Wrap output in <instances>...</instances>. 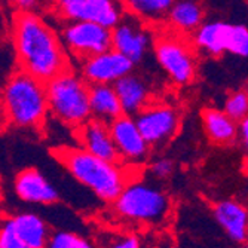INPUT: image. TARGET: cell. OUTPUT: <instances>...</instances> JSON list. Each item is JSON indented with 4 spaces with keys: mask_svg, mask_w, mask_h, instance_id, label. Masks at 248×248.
<instances>
[{
    "mask_svg": "<svg viewBox=\"0 0 248 248\" xmlns=\"http://www.w3.org/2000/svg\"><path fill=\"white\" fill-rule=\"evenodd\" d=\"M12 43L18 69L43 82L70 69V55L60 34L34 11H16Z\"/></svg>",
    "mask_w": 248,
    "mask_h": 248,
    "instance_id": "6da1fadb",
    "label": "cell"
},
{
    "mask_svg": "<svg viewBox=\"0 0 248 248\" xmlns=\"http://www.w3.org/2000/svg\"><path fill=\"white\" fill-rule=\"evenodd\" d=\"M55 159L82 186L104 202H113L124 190L131 175L122 162L106 161L83 147H58Z\"/></svg>",
    "mask_w": 248,
    "mask_h": 248,
    "instance_id": "7a4b0ae2",
    "label": "cell"
},
{
    "mask_svg": "<svg viewBox=\"0 0 248 248\" xmlns=\"http://www.w3.org/2000/svg\"><path fill=\"white\" fill-rule=\"evenodd\" d=\"M8 124L18 129L39 131L49 116L46 82L18 69L0 89Z\"/></svg>",
    "mask_w": 248,
    "mask_h": 248,
    "instance_id": "3957f363",
    "label": "cell"
},
{
    "mask_svg": "<svg viewBox=\"0 0 248 248\" xmlns=\"http://www.w3.org/2000/svg\"><path fill=\"white\" fill-rule=\"evenodd\" d=\"M49 116L69 128H79L93 118L91 83L75 70L67 69L46 82Z\"/></svg>",
    "mask_w": 248,
    "mask_h": 248,
    "instance_id": "277c9868",
    "label": "cell"
},
{
    "mask_svg": "<svg viewBox=\"0 0 248 248\" xmlns=\"http://www.w3.org/2000/svg\"><path fill=\"white\" fill-rule=\"evenodd\" d=\"M111 205L119 218L141 226H157L168 218L172 202L159 186L144 180H131Z\"/></svg>",
    "mask_w": 248,
    "mask_h": 248,
    "instance_id": "5b68a950",
    "label": "cell"
},
{
    "mask_svg": "<svg viewBox=\"0 0 248 248\" xmlns=\"http://www.w3.org/2000/svg\"><path fill=\"white\" fill-rule=\"evenodd\" d=\"M60 37L69 55L78 61L113 48L111 29L93 21H65Z\"/></svg>",
    "mask_w": 248,
    "mask_h": 248,
    "instance_id": "8992f818",
    "label": "cell"
},
{
    "mask_svg": "<svg viewBox=\"0 0 248 248\" xmlns=\"http://www.w3.org/2000/svg\"><path fill=\"white\" fill-rule=\"evenodd\" d=\"M155 57L175 85H189L196 76V58L189 43L172 34H164L153 43Z\"/></svg>",
    "mask_w": 248,
    "mask_h": 248,
    "instance_id": "52a82bcc",
    "label": "cell"
},
{
    "mask_svg": "<svg viewBox=\"0 0 248 248\" xmlns=\"http://www.w3.org/2000/svg\"><path fill=\"white\" fill-rule=\"evenodd\" d=\"M51 231L36 213H19L0 221V248H45Z\"/></svg>",
    "mask_w": 248,
    "mask_h": 248,
    "instance_id": "ba28073f",
    "label": "cell"
},
{
    "mask_svg": "<svg viewBox=\"0 0 248 248\" xmlns=\"http://www.w3.org/2000/svg\"><path fill=\"white\" fill-rule=\"evenodd\" d=\"M62 21H93L108 29L124 18L121 0H49Z\"/></svg>",
    "mask_w": 248,
    "mask_h": 248,
    "instance_id": "9c48e42d",
    "label": "cell"
},
{
    "mask_svg": "<svg viewBox=\"0 0 248 248\" xmlns=\"http://www.w3.org/2000/svg\"><path fill=\"white\" fill-rule=\"evenodd\" d=\"M143 137L153 147H162L170 143L178 132L180 113L168 104L149 103L141 111L134 116Z\"/></svg>",
    "mask_w": 248,
    "mask_h": 248,
    "instance_id": "30bf717a",
    "label": "cell"
},
{
    "mask_svg": "<svg viewBox=\"0 0 248 248\" xmlns=\"http://www.w3.org/2000/svg\"><path fill=\"white\" fill-rule=\"evenodd\" d=\"M110 131L119 150L122 164L129 167L143 165L152 153V146L143 137L134 116L122 115L110 122Z\"/></svg>",
    "mask_w": 248,
    "mask_h": 248,
    "instance_id": "8fae6325",
    "label": "cell"
},
{
    "mask_svg": "<svg viewBox=\"0 0 248 248\" xmlns=\"http://www.w3.org/2000/svg\"><path fill=\"white\" fill-rule=\"evenodd\" d=\"M80 75L88 83H111L115 85L121 78L134 70V62L118 52L116 49H108L101 54L93 55L80 61Z\"/></svg>",
    "mask_w": 248,
    "mask_h": 248,
    "instance_id": "7c38bea8",
    "label": "cell"
},
{
    "mask_svg": "<svg viewBox=\"0 0 248 248\" xmlns=\"http://www.w3.org/2000/svg\"><path fill=\"white\" fill-rule=\"evenodd\" d=\"M111 42L113 49L128 57L134 64H139L150 48L152 36L140 19L129 15V18L124 16L119 24L111 29Z\"/></svg>",
    "mask_w": 248,
    "mask_h": 248,
    "instance_id": "4fadbf2b",
    "label": "cell"
},
{
    "mask_svg": "<svg viewBox=\"0 0 248 248\" xmlns=\"http://www.w3.org/2000/svg\"><path fill=\"white\" fill-rule=\"evenodd\" d=\"M75 137L80 147L94 153L95 156L111 162H122L110 131V124L91 118L75 129Z\"/></svg>",
    "mask_w": 248,
    "mask_h": 248,
    "instance_id": "5bb4252c",
    "label": "cell"
},
{
    "mask_svg": "<svg viewBox=\"0 0 248 248\" xmlns=\"http://www.w3.org/2000/svg\"><path fill=\"white\" fill-rule=\"evenodd\" d=\"M14 189L16 196L27 204L52 205L60 201L55 186L37 168L21 170L14 180Z\"/></svg>",
    "mask_w": 248,
    "mask_h": 248,
    "instance_id": "9a60e30c",
    "label": "cell"
},
{
    "mask_svg": "<svg viewBox=\"0 0 248 248\" xmlns=\"http://www.w3.org/2000/svg\"><path fill=\"white\" fill-rule=\"evenodd\" d=\"M213 216L226 236L235 244L248 241V211L235 201H220L213 207Z\"/></svg>",
    "mask_w": 248,
    "mask_h": 248,
    "instance_id": "2e32d148",
    "label": "cell"
},
{
    "mask_svg": "<svg viewBox=\"0 0 248 248\" xmlns=\"http://www.w3.org/2000/svg\"><path fill=\"white\" fill-rule=\"evenodd\" d=\"M202 126L207 134V139L220 147H229L239 139L238 122L233 121L224 110L205 108L201 113Z\"/></svg>",
    "mask_w": 248,
    "mask_h": 248,
    "instance_id": "e0dca14e",
    "label": "cell"
},
{
    "mask_svg": "<svg viewBox=\"0 0 248 248\" xmlns=\"http://www.w3.org/2000/svg\"><path fill=\"white\" fill-rule=\"evenodd\" d=\"M115 89L125 115L135 116L150 103V89L146 80L132 72L115 83Z\"/></svg>",
    "mask_w": 248,
    "mask_h": 248,
    "instance_id": "ac0fdd59",
    "label": "cell"
},
{
    "mask_svg": "<svg viewBox=\"0 0 248 248\" xmlns=\"http://www.w3.org/2000/svg\"><path fill=\"white\" fill-rule=\"evenodd\" d=\"M91 111L93 118L104 121L110 124L116 118L124 115L122 104L115 89V85L111 83H94L91 85Z\"/></svg>",
    "mask_w": 248,
    "mask_h": 248,
    "instance_id": "d6986e66",
    "label": "cell"
},
{
    "mask_svg": "<svg viewBox=\"0 0 248 248\" xmlns=\"http://www.w3.org/2000/svg\"><path fill=\"white\" fill-rule=\"evenodd\" d=\"M168 21L180 33H195L204 22V11L196 0H175L168 12Z\"/></svg>",
    "mask_w": 248,
    "mask_h": 248,
    "instance_id": "ffe728a7",
    "label": "cell"
},
{
    "mask_svg": "<svg viewBox=\"0 0 248 248\" xmlns=\"http://www.w3.org/2000/svg\"><path fill=\"white\" fill-rule=\"evenodd\" d=\"M229 22L211 21L202 22V26L193 33L195 45L211 57H220L226 52V34Z\"/></svg>",
    "mask_w": 248,
    "mask_h": 248,
    "instance_id": "44dd1931",
    "label": "cell"
},
{
    "mask_svg": "<svg viewBox=\"0 0 248 248\" xmlns=\"http://www.w3.org/2000/svg\"><path fill=\"white\" fill-rule=\"evenodd\" d=\"M124 11L147 24H155L168 18L175 0H121Z\"/></svg>",
    "mask_w": 248,
    "mask_h": 248,
    "instance_id": "7402d4cb",
    "label": "cell"
},
{
    "mask_svg": "<svg viewBox=\"0 0 248 248\" xmlns=\"http://www.w3.org/2000/svg\"><path fill=\"white\" fill-rule=\"evenodd\" d=\"M226 52L236 57H248V27L242 24H229L226 36Z\"/></svg>",
    "mask_w": 248,
    "mask_h": 248,
    "instance_id": "603a6c76",
    "label": "cell"
},
{
    "mask_svg": "<svg viewBox=\"0 0 248 248\" xmlns=\"http://www.w3.org/2000/svg\"><path fill=\"white\" fill-rule=\"evenodd\" d=\"M48 247L51 248H89L93 244L86 238L70 232V231H57L51 232Z\"/></svg>",
    "mask_w": 248,
    "mask_h": 248,
    "instance_id": "cb8c5ba5",
    "label": "cell"
},
{
    "mask_svg": "<svg viewBox=\"0 0 248 248\" xmlns=\"http://www.w3.org/2000/svg\"><path fill=\"white\" fill-rule=\"evenodd\" d=\"M224 111L236 122H241L248 116V94L245 91H236L228 97L224 103Z\"/></svg>",
    "mask_w": 248,
    "mask_h": 248,
    "instance_id": "d4e9b609",
    "label": "cell"
},
{
    "mask_svg": "<svg viewBox=\"0 0 248 248\" xmlns=\"http://www.w3.org/2000/svg\"><path fill=\"white\" fill-rule=\"evenodd\" d=\"M150 172L155 178L157 180H165L174 172V162L168 157H161V159H156L150 165Z\"/></svg>",
    "mask_w": 248,
    "mask_h": 248,
    "instance_id": "484cf974",
    "label": "cell"
},
{
    "mask_svg": "<svg viewBox=\"0 0 248 248\" xmlns=\"http://www.w3.org/2000/svg\"><path fill=\"white\" fill-rule=\"evenodd\" d=\"M115 242H111L110 245L115 247V248H139L141 244H140V239L135 236V235H119L113 239Z\"/></svg>",
    "mask_w": 248,
    "mask_h": 248,
    "instance_id": "4316f807",
    "label": "cell"
},
{
    "mask_svg": "<svg viewBox=\"0 0 248 248\" xmlns=\"http://www.w3.org/2000/svg\"><path fill=\"white\" fill-rule=\"evenodd\" d=\"M16 11H34L39 5V0H6Z\"/></svg>",
    "mask_w": 248,
    "mask_h": 248,
    "instance_id": "83f0119b",
    "label": "cell"
},
{
    "mask_svg": "<svg viewBox=\"0 0 248 248\" xmlns=\"http://www.w3.org/2000/svg\"><path fill=\"white\" fill-rule=\"evenodd\" d=\"M238 131H239V140L242 141V146L248 153V116L244 118L241 122H238Z\"/></svg>",
    "mask_w": 248,
    "mask_h": 248,
    "instance_id": "f1b7e54d",
    "label": "cell"
},
{
    "mask_svg": "<svg viewBox=\"0 0 248 248\" xmlns=\"http://www.w3.org/2000/svg\"><path fill=\"white\" fill-rule=\"evenodd\" d=\"M9 124H8L6 113H5V107H3V101H2V94H0V131H2Z\"/></svg>",
    "mask_w": 248,
    "mask_h": 248,
    "instance_id": "f546056e",
    "label": "cell"
},
{
    "mask_svg": "<svg viewBox=\"0 0 248 248\" xmlns=\"http://www.w3.org/2000/svg\"><path fill=\"white\" fill-rule=\"evenodd\" d=\"M3 198V183H2V178H0V201Z\"/></svg>",
    "mask_w": 248,
    "mask_h": 248,
    "instance_id": "4dcf8cb0",
    "label": "cell"
}]
</instances>
